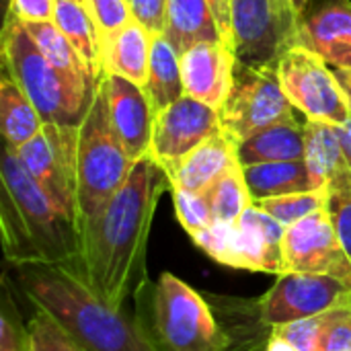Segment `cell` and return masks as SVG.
I'll list each match as a JSON object with an SVG mask.
<instances>
[{"label":"cell","instance_id":"cell-24","mask_svg":"<svg viewBox=\"0 0 351 351\" xmlns=\"http://www.w3.org/2000/svg\"><path fill=\"white\" fill-rule=\"evenodd\" d=\"M165 37L179 56L204 41H224L208 0H169Z\"/></svg>","mask_w":351,"mask_h":351},{"label":"cell","instance_id":"cell-42","mask_svg":"<svg viewBox=\"0 0 351 351\" xmlns=\"http://www.w3.org/2000/svg\"><path fill=\"white\" fill-rule=\"evenodd\" d=\"M333 70H335V76L341 84V90H343L351 109V68H333Z\"/></svg>","mask_w":351,"mask_h":351},{"label":"cell","instance_id":"cell-2","mask_svg":"<svg viewBox=\"0 0 351 351\" xmlns=\"http://www.w3.org/2000/svg\"><path fill=\"white\" fill-rule=\"evenodd\" d=\"M29 304L47 311L84 351H152L132 315L107 304L72 263L12 265Z\"/></svg>","mask_w":351,"mask_h":351},{"label":"cell","instance_id":"cell-10","mask_svg":"<svg viewBox=\"0 0 351 351\" xmlns=\"http://www.w3.org/2000/svg\"><path fill=\"white\" fill-rule=\"evenodd\" d=\"M78 134L76 125L43 123L23 146L14 148L41 189L78 226Z\"/></svg>","mask_w":351,"mask_h":351},{"label":"cell","instance_id":"cell-5","mask_svg":"<svg viewBox=\"0 0 351 351\" xmlns=\"http://www.w3.org/2000/svg\"><path fill=\"white\" fill-rule=\"evenodd\" d=\"M2 72L23 88L45 123L80 128L95 90L62 74L41 53L25 25L16 19L4 21Z\"/></svg>","mask_w":351,"mask_h":351},{"label":"cell","instance_id":"cell-13","mask_svg":"<svg viewBox=\"0 0 351 351\" xmlns=\"http://www.w3.org/2000/svg\"><path fill=\"white\" fill-rule=\"evenodd\" d=\"M220 130V111L183 95L156 113L148 154L169 175L187 154Z\"/></svg>","mask_w":351,"mask_h":351},{"label":"cell","instance_id":"cell-25","mask_svg":"<svg viewBox=\"0 0 351 351\" xmlns=\"http://www.w3.org/2000/svg\"><path fill=\"white\" fill-rule=\"evenodd\" d=\"M243 173H245V181L251 191L253 204L267 199V197L317 189L304 160L261 162V165L243 167Z\"/></svg>","mask_w":351,"mask_h":351},{"label":"cell","instance_id":"cell-34","mask_svg":"<svg viewBox=\"0 0 351 351\" xmlns=\"http://www.w3.org/2000/svg\"><path fill=\"white\" fill-rule=\"evenodd\" d=\"M171 193H173L177 220L191 239L214 224V216L204 193L187 191L181 187H171Z\"/></svg>","mask_w":351,"mask_h":351},{"label":"cell","instance_id":"cell-31","mask_svg":"<svg viewBox=\"0 0 351 351\" xmlns=\"http://www.w3.org/2000/svg\"><path fill=\"white\" fill-rule=\"evenodd\" d=\"M0 351H33V339L29 323L25 325L16 298L12 292L10 276H2L0 296Z\"/></svg>","mask_w":351,"mask_h":351},{"label":"cell","instance_id":"cell-17","mask_svg":"<svg viewBox=\"0 0 351 351\" xmlns=\"http://www.w3.org/2000/svg\"><path fill=\"white\" fill-rule=\"evenodd\" d=\"M237 58L224 41H204L181 53L185 95L220 111L232 86Z\"/></svg>","mask_w":351,"mask_h":351},{"label":"cell","instance_id":"cell-43","mask_svg":"<svg viewBox=\"0 0 351 351\" xmlns=\"http://www.w3.org/2000/svg\"><path fill=\"white\" fill-rule=\"evenodd\" d=\"M267 351H298V348L294 343H290L286 337H282V335H278L274 331V335L269 339V346H267Z\"/></svg>","mask_w":351,"mask_h":351},{"label":"cell","instance_id":"cell-21","mask_svg":"<svg viewBox=\"0 0 351 351\" xmlns=\"http://www.w3.org/2000/svg\"><path fill=\"white\" fill-rule=\"evenodd\" d=\"M304 162L317 189H339L351 185V171L337 125L333 123L304 121Z\"/></svg>","mask_w":351,"mask_h":351},{"label":"cell","instance_id":"cell-27","mask_svg":"<svg viewBox=\"0 0 351 351\" xmlns=\"http://www.w3.org/2000/svg\"><path fill=\"white\" fill-rule=\"evenodd\" d=\"M43 119L23 88L2 72L0 76V128L6 146L19 148L29 142L41 128Z\"/></svg>","mask_w":351,"mask_h":351},{"label":"cell","instance_id":"cell-32","mask_svg":"<svg viewBox=\"0 0 351 351\" xmlns=\"http://www.w3.org/2000/svg\"><path fill=\"white\" fill-rule=\"evenodd\" d=\"M29 329L33 339V351H84L47 311L39 306H33Z\"/></svg>","mask_w":351,"mask_h":351},{"label":"cell","instance_id":"cell-12","mask_svg":"<svg viewBox=\"0 0 351 351\" xmlns=\"http://www.w3.org/2000/svg\"><path fill=\"white\" fill-rule=\"evenodd\" d=\"M284 274H323L351 286V259L335 230L329 208L286 228Z\"/></svg>","mask_w":351,"mask_h":351},{"label":"cell","instance_id":"cell-41","mask_svg":"<svg viewBox=\"0 0 351 351\" xmlns=\"http://www.w3.org/2000/svg\"><path fill=\"white\" fill-rule=\"evenodd\" d=\"M337 132H339L341 148H343V154H346V160H348V167L351 171V117L346 123L337 125Z\"/></svg>","mask_w":351,"mask_h":351},{"label":"cell","instance_id":"cell-4","mask_svg":"<svg viewBox=\"0 0 351 351\" xmlns=\"http://www.w3.org/2000/svg\"><path fill=\"white\" fill-rule=\"evenodd\" d=\"M132 317L152 351H224V337L204 292L171 271L142 284Z\"/></svg>","mask_w":351,"mask_h":351},{"label":"cell","instance_id":"cell-3","mask_svg":"<svg viewBox=\"0 0 351 351\" xmlns=\"http://www.w3.org/2000/svg\"><path fill=\"white\" fill-rule=\"evenodd\" d=\"M0 234L4 259L19 263H70L80 255L76 222L41 189L12 146L0 165Z\"/></svg>","mask_w":351,"mask_h":351},{"label":"cell","instance_id":"cell-18","mask_svg":"<svg viewBox=\"0 0 351 351\" xmlns=\"http://www.w3.org/2000/svg\"><path fill=\"white\" fill-rule=\"evenodd\" d=\"M220 333L224 351H267L274 325L263 315V300L204 292Z\"/></svg>","mask_w":351,"mask_h":351},{"label":"cell","instance_id":"cell-8","mask_svg":"<svg viewBox=\"0 0 351 351\" xmlns=\"http://www.w3.org/2000/svg\"><path fill=\"white\" fill-rule=\"evenodd\" d=\"M296 119L294 105L286 97L278 64H237L230 93L220 109V125L237 144L284 121Z\"/></svg>","mask_w":351,"mask_h":351},{"label":"cell","instance_id":"cell-11","mask_svg":"<svg viewBox=\"0 0 351 351\" xmlns=\"http://www.w3.org/2000/svg\"><path fill=\"white\" fill-rule=\"evenodd\" d=\"M278 74L286 97L306 119L341 125L351 117L335 70L315 51L294 45L278 62Z\"/></svg>","mask_w":351,"mask_h":351},{"label":"cell","instance_id":"cell-6","mask_svg":"<svg viewBox=\"0 0 351 351\" xmlns=\"http://www.w3.org/2000/svg\"><path fill=\"white\" fill-rule=\"evenodd\" d=\"M134 169L107 107L105 82L95 88L78 134V230L101 214Z\"/></svg>","mask_w":351,"mask_h":351},{"label":"cell","instance_id":"cell-20","mask_svg":"<svg viewBox=\"0 0 351 351\" xmlns=\"http://www.w3.org/2000/svg\"><path fill=\"white\" fill-rule=\"evenodd\" d=\"M237 148L239 144L226 132H216L169 173L171 187L206 191L216 179L241 165Z\"/></svg>","mask_w":351,"mask_h":351},{"label":"cell","instance_id":"cell-39","mask_svg":"<svg viewBox=\"0 0 351 351\" xmlns=\"http://www.w3.org/2000/svg\"><path fill=\"white\" fill-rule=\"evenodd\" d=\"M315 351H351V304L327 327Z\"/></svg>","mask_w":351,"mask_h":351},{"label":"cell","instance_id":"cell-14","mask_svg":"<svg viewBox=\"0 0 351 351\" xmlns=\"http://www.w3.org/2000/svg\"><path fill=\"white\" fill-rule=\"evenodd\" d=\"M267 323L284 325L351 302V286L323 274H282L261 296Z\"/></svg>","mask_w":351,"mask_h":351},{"label":"cell","instance_id":"cell-30","mask_svg":"<svg viewBox=\"0 0 351 351\" xmlns=\"http://www.w3.org/2000/svg\"><path fill=\"white\" fill-rule=\"evenodd\" d=\"M329 204V189H315V191H302V193H288L278 197H267L261 202H255L263 212H267L271 218H276L286 228L308 218L311 214L327 208Z\"/></svg>","mask_w":351,"mask_h":351},{"label":"cell","instance_id":"cell-40","mask_svg":"<svg viewBox=\"0 0 351 351\" xmlns=\"http://www.w3.org/2000/svg\"><path fill=\"white\" fill-rule=\"evenodd\" d=\"M208 6L214 14V21L220 29L224 43L232 47V6H230V0H208Z\"/></svg>","mask_w":351,"mask_h":351},{"label":"cell","instance_id":"cell-29","mask_svg":"<svg viewBox=\"0 0 351 351\" xmlns=\"http://www.w3.org/2000/svg\"><path fill=\"white\" fill-rule=\"evenodd\" d=\"M202 193L210 204L214 222H239L245 210L253 206V197L241 165L224 173Z\"/></svg>","mask_w":351,"mask_h":351},{"label":"cell","instance_id":"cell-1","mask_svg":"<svg viewBox=\"0 0 351 351\" xmlns=\"http://www.w3.org/2000/svg\"><path fill=\"white\" fill-rule=\"evenodd\" d=\"M165 189H171L167 171L146 154L101 214L78 230L80 255L70 263L115 308L134 300L148 280V239Z\"/></svg>","mask_w":351,"mask_h":351},{"label":"cell","instance_id":"cell-19","mask_svg":"<svg viewBox=\"0 0 351 351\" xmlns=\"http://www.w3.org/2000/svg\"><path fill=\"white\" fill-rule=\"evenodd\" d=\"M150 53L152 35L136 19H130L117 31L99 37V58L103 76L117 74L144 86L148 78Z\"/></svg>","mask_w":351,"mask_h":351},{"label":"cell","instance_id":"cell-28","mask_svg":"<svg viewBox=\"0 0 351 351\" xmlns=\"http://www.w3.org/2000/svg\"><path fill=\"white\" fill-rule=\"evenodd\" d=\"M25 29L29 31V35L33 37V41L37 43V47L41 49V53L62 72L66 74L72 82L90 88L84 64L80 60V56L76 53V49L72 47V43L66 39V35L56 27L53 21L47 23H23Z\"/></svg>","mask_w":351,"mask_h":351},{"label":"cell","instance_id":"cell-44","mask_svg":"<svg viewBox=\"0 0 351 351\" xmlns=\"http://www.w3.org/2000/svg\"><path fill=\"white\" fill-rule=\"evenodd\" d=\"M290 2H292V6L296 8V12H298V16H300V14L306 10V6H308L311 0H290Z\"/></svg>","mask_w":351,"mask_h":351},{"label":"cell","instance_id":"cell-33","mask_svg":"<svg viewBox=\"0 0 351 351\" xmlns=\"http://www.w3.org/2000/svg\"><path fill=\"white\" fill-rule=\"evenodd\" d=\"M351 304V302H348ZM337 306L333 311H327L323 315H317V317H308V319H302V321H292V323H284V325H276L274 331L282 337H286L290 343H294L298 351H315L323 333L327 331V327L343 313V308L348 306Z\"/></svg>","mask_w":351,"mask_h":351},{"label":"cell","instance_id":"cell-35","mask_svg":"<svg viewBox=\"0 0 351 351\" xmlns=\"http://www.w3.org/2000/svg\"><path fill=\"white\" fill-rule=\"evenodd\" d=\"M86 8L101 35L113 33L132 19L128 0H86Z\"/></svg>","mask_w":351,"mask_h":351},{"label":"cell","instance_id":"cell-22","mask_svg":"<svg viewBox=\"0 0 351 351\" xmlns=\"http://www.w3.org/2000/svg\"><path fill=\"white\" fill-rule=\"evenodd\" d=\"M241 167L261 162L304 160V123L298 119L271 125L247 140L237 148Z\"/></svg>","mask_w":351,"mask_h":351},{"label":"cell","instance_id":"cell-26","mask_svg":"<svg viewBox=\"0 0 351 351\" xmlns=\"http://www.w3.org/2000/svg\"><path fill=\"white\" fill-rule=\"evenodd\" d=\"M144 90L152 103L154 113L162 111L177 99L185 95L183 74H181V56L162 35H152V53L148 66V78Z\"/></svg>","mask_w":351,"mask_h":351},{"label":"cell","instance_id":"cell-7","mask_svg":"<svg viewBox=\"0 0 351 351\" xmlns=\"http://www.w3.org/2000/svg\"><path fill=\"white\" fill-rule=\"evenodd\" d=\"M284 234L286 226L253 204L239 222H214L195 234L193 243L210 259L226 267L282 276Z\"/></svg>","mask_w":351,"mask_h":351},{"label":"cell","instance_id":"cell-36","mask_svg":"<svg viewBox=\"0 0 351 351\" xmlns=\"http://www.w3.org/2000/svg\"><path fill=\"white\" fill-rule=\"evenodd\" d=\"M327 208L331 212L339 241L351 259V185L339 187V189H329Z\"/></svg>","mask_w":351,"mask_h":351},{"label":"cell","instance_id":"cell-23","mask_svg":"<svg viewBox=\"0 0 351 351\" xmlns=\"http://www.w3.org/2000/svg\"><path fill=\"white\" fill-rule=\"evenodd\" d=\"M53 23L80 56L88 82L93 88H97V84L103 78L99 58V31L86 4H80L76 0H56Z\"/></svg>","mask_w":351,"mask_h":351},{"label":"cell","instance_id":"cell-16","mask_svg":"<svg viewBox=\"0 0 351 351\" xmlns=\"http://www.w3.org/2000/svg\"><path fill=\"white\" fill-rule=\"evenodd\" d=\"M105 90H107V107L111 123L130 154L136 162L150 150L152 128H154V109L144 90V86L117 76L105 74L103 76Z\"/></svg>","mask_w":351,"mask_h":351},{"label":"cell","instance_id":"cell-45","mask_svg":"<svg viewBox=\"0 0 351 351\" xmlns=\"http://www.w3.org/2000/svg\"><path fill=\"white\" fill-rule=\"evenodd\" d=\"M76 2H80V4H86V0H76Z\"/></svg>","mask_w":351,"mask_h":351},{"label":"cell","instance_id":"cell-9","mask_svg":"<svg viewBox=\"0 0 351 351\" xmlns=\"http://www.w3.org/2000/svg\"><path fill=\"white\" fill-rule=\"evenodd\" d=\"M237 64L276 66L296 45L300 16L290 0H230Z\"/></svg>","mask_w":351,"mask_h":351},{"label":"cell","instance_id":"cell-15","mask_svg":"<svg viewBox=\"0 0 351 351\" xmlns=\"http://www.w3.org/2000/svg\"><path fill=\"white\" fill-rule=\"evenodd\" d=\"M296 45L333 68H351V0H311L300 14Z\"/></svg>","mask_w":351,"mask_h":351},{"label":"cell","instance_id":"cell-38","mask_svg":"<svg viewBox=\"0 0 351 351\" xmlns=\"http://www.w3.org/2000/svg\"><path fill=\"white\" fill-rule=\"evenodd\" d=\"M56 0H6V19L21 23L53 21Z\"/></svg>","mask_w":351,"mask_h":351},{"label":"cell","instance_id":"cell-37","mask_svg":"<svg viewBox=\"0 0 351 351\" xmlns=\"http://www.w3.org/2000/svg\"><path fill=\"white\" fill-rule=\"evenodd\" d=\"M132 19H136L150 35H162L167 29L169 0H128Z\"/></svg>","mask_w":351,"mask_h":351}]
</instances>
